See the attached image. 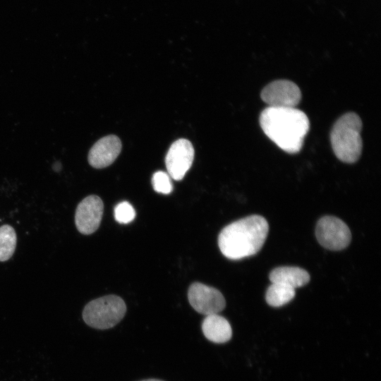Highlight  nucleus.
I'll return each instance as SVG.
<instances>
[{
	"mask_svg": "<svg viewBox=\"0 0 381 381\" xmlns=\"http://www.w3.org/2000/svg\"><path fill=\"white\" fill-rule=\"evenodd\" d=\"M259 122L265 134L289 154L301 150L310 128L307 115L296 108L267 107L262 111Z\"/></svg>",
	"mask_w": 381,
	"mask_h": 381,
	"instance_id": "obj_1",
	"label": "nucleus"
},
{
	"mask_svg": "<svg viewBox=\"0 0 381 381\" xmlns=\"http://www.w3.org/2000/svg\"><path fill=\"white\" fill-rule=\"evenodd\" d=\"M268 231L269 225L263 217L250 215L231 223L221 231L219 248L230 260L251 256L261 249Z\"/></svg>",
	"mask_w": 381,
	"mask_h": 381,
	"instance_id": "obj_2",
	"label": "nucleus"
},
{
	"mask_svg": "<svg viewBox=\"0 0 381 381\" xmlns=\"http://www.w3.org/2000/svg\"><path fill=\"white\" fill-rule=\"evenodd\" d=\"M362 121L354 112H348L334 123L330 142L336 157L345 163H354L360 157L363 142L361 135Z\"/></svg>",
	"mask_w": 381,
	"mask_h": 381,
	"instance_id": "obj_3",
	"label": "nucleus"
},
{
	"mask_svg": "<svg viewBox=\"0 0 381 381\" xmlns=\"http://www.w3.org/2000/svg\"><path fill=\"white\" fill-rule=\"evenodd\" d=\"M126 306L116 295H107L90 301L83 310V319L90 327L107 329L114 327L124 317Z\"/></svg>",
	"mask_w": 381,
	"mask_h": 381,
	"instance_id": "obj_4",
	"label": "nucleus"
},
{
	"mask_svg": "<svg viewBox=\"0 0 381 381\" xmlns=\"http://www.w3.org/2000/svg\"><path fill=\"white\" fill-rule=\"evenodd\" d=\"M315 236L322 246L332 250L344 249L351 240L348 226L341 219L333 216H325L319 219Z\"/></svg>",
	"mask_w": 381,
	"mask_h": 381,
	"instance_id": "obj_5",
	"label": "nucleus"
},
{
	"mask_svg": "<svg viewBox=\"0 0 381 381\" xmlns=\"http://www.w3.org/2000/svg\"><path fill=\"white\" fill-rule=\"evenodd\" d=\"M260 97L268 107L296 108L301 102V92L291 80H277L262 89Z\"/></svg>",
	"mask_w": 381,
	"mask_h": 381,
	"instance_id": "obj_6",
	"label": "nucleus"
},
{
	"mask_svg": "<svg viewBox=\"0 0 381 381\" xmlns=\"http://www.w3.org/2000/svg\"><path fill=\"white\" fill-rule=\"evenodd\" d=\"M188 298L195 310L206 315L217 314L226 306L224 297L219 290L200 282L190 286Z\"/></svg>",
	"mask_w": 381,
	"mask_h": 381,
	"instance_id": "obj_7",
	"label": "nucleus"
},
{
	"mask_svg": "<svg viewBox=\"0 0 381 381\" xmlns=\"http://www.w3.org/2000/svg\"><path fill=\"white\" fill-rule=\"evenodd\" d=\"M194 158V148L186 139H179L170 146L165 164L168 174L176 181L183 179L190 168Z\"/></svg>",
	"mask_w": 381,
	"mask_h": 381,
	"instance_id": "obj_8",
	"label": "nucleus"
},
{
	"mask_svg": "<svg viewBox=\"0 0 381 381\" xmlns=\"http://www.w3.org/2000/svg\"><path fill=\"white\" fill-rule=\"evenodd\" d=\"M104 211L102 199L95 195L87 196L78 205L75 213V224L82 234L94 233L99 226Z\"/></svg>",
	"mask_w": 381,
	"mask_h": 381,
	"instance_id": "obj_9",
	"label": "nucleus"
},
{
	"mask_svg": "<svg viewBox=\"0 0 381 381\" xmlns=\"http://www.w3.org/2000/svg\"><path fill=\"white\" fill-rule=\"evenodd\" d=\"M119 137L110 135L97 140L88 153L89 164L94 168L102 169L111 164L121 150Z\"/></svg>",
	"mask_w": 381,
	"mask_h": 381,
	"instance_id": "obj_10",
	"label": "nucleus"
},
{
	"mask_svg": "<svg viewBox=\"0 0 381 381\" xmlns=\"http://www.w3.org/2000/svg\"><path fill=\"white\" fill-rule=\"evenodd\" d=\"M202 331L208 340L217 344L225 343L232 336L229 322L218 314L206 315L202 323Z\"/></svg>",
	"mask_w": 381,
	"mask_h": 381,
	"instance_id": "obj_11",
	"label": "nucleus"
},
{
	"mask_svg": "<svg viewBox=\"0 0 381 381\" xmlns=\"http://www.w3.org/2000/svg\"><path fill=\"white\" fill-rule=\"evenodd\" d=\"M269 278L272 283L282 284L296 289L309 282L310 274L306 270L298 267L282 266L272 270Z\"/></svg>",
	"mask_w": 381,
	"mask_h": 381,
	"instance_id": "obj_12",
	"label": "nucleus"
},
{
	"mask_svg": "<svg viewBox=\"0 0 381 381\" xmlns=\"http://www.w3.org/2000/svg\"><path fill=\"white\" fill-rule=\"evenodd\" d=\"M295 295L294 288L282 284L272 283L267 289L265 299L270 306L280 307L291 301Z\"/></svg>",
	"mask_w": 381,
	"mask_h": 381,
	"instance_id": "obj_13",
	"label": "nucleus"
},
{
	"mask_svg": "<svg viewBox=\"0 0 381 381\" xmlns=\"http://www.w3.org/2000/svg\"><path fill=\"white\" fill-rule=\"evenodd\" d=\"M17 242L14 229L4 224L0 227V262L9 260L13 255Z\"/></svg>",
	"mask_w": 381,
	"mask_h": 381,
	"instance_id": "obj_14",
	"label": "nucleus"
},
{
	"mask_svg": "<svg viewBox=\"0 0 381 381\" xmlns=\"http://www.w3.org/2000/svg\"><path fill=\"white\" fill-rule=\"evenodd\" d=\"M152 184L154 190L159 193L169 194L172 191L171 177L162 171L154 173L152 177Z\"/></svg>",
	"mask_w": 381,
	"mask_h": 381,
	"instance_id": "obj_15",
	"label": "nucleus"
},
{
	"mask_svg": "<svg viewBox=\"0 0 381 381\" xmlns=\"http://www.w3.org/2000/svg\"><path fill=\"white\" fill-rule=\"evenodd\" d=\"M135 217V211L128 202H121L114 208V218L119 223L128 224L132 222Z\"/></svg>",
	"mask_w": 381,
	"mask_h": 381,
	"instance_id": "obj_16",
	"label": "nucleus"
},
{
	"mask_svg": "<svg viewBox=\"0 0 381 381\" xmlns=\"http://www.w3.org/2000/svg\"><path fill=\"white\" fill-rule=\"evenodd\" d=\"M140 381H163V380H157V379H147V380H143Z\"/></svg>",
	"mask_w": 381,
	"mask_h": 381,
	"instance_id": "obj_17",
	"label": "nucleus"
}]
</instances>
